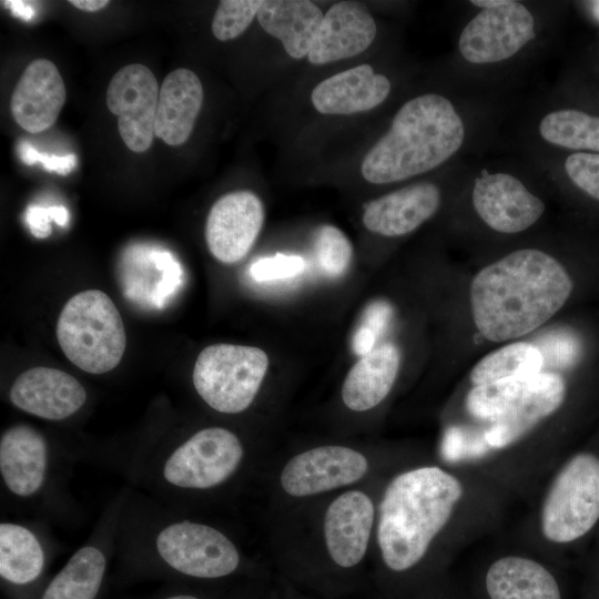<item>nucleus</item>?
I'll use <instances>...</instances> for the list:
<instances>
[{"instance_id":"1","label":"nucleus","mask_w":599,"mask_h":599,"mask_svg":"<svg viewBox=\"0 0 599 599\" xmlns=\"http://www.w3.org/2000/svg\"><path fill=\"white\" fill-rule=\"evenodd\" d=\"M572 281L550 254L524 248L481 268L469 288L476 328L491 342L534 332L568 301Z\"/></svg>"},{"instance_id":"2","label":"nucleus","mask_w":599,"mask_h":599,"mask_svg":"<svg viewBox=\"0 0 599 599\" xmlns=\"http://www.w3.org/2000/svg\"><path fill=\"white\" fill-rule=\"evenodd\" d=\"M463 494L459 479L438 466L413 468L389 481L377 522V544L389 572L405 573L424 559Z\"/></svg>"},{"instance_id":"3","label":"nucleus","mask_w":599,"mask_h":599,"mask_svg":"<svg viewBox=\"0 0 599 599\" xmlns=\"http://www.w3.org/2000/svg\"><path fill=\"white\" fill-rule=\"evenodd\" d=\"M464 139L463 120L447 98L418 95L400 106L387 133L367 152L362 175L385 184L426 173L450 159Z\"/></svg>"},{"instance_id":"4","label":"nucleus","mask_w":599,"mask_h":599,"mask_svg":"<svg viewBox=\"0 0 599 599\" xmlns=\"http://www.w3.org/2000/svg\"><path fill=\"white\" fill-rule=\"evenodd\" d=\"M57 338L69 361L90 374L115 368L126 347L121 315L99 290L80 292L67 302L58 318Z\"/></svg>"},{"instance_id":"5","label":"nucleus","mask_w":599,"mask_h":599,"mask_svg":"<svg viewBox=\"0 0 599 599\" xmlns=\"http://www.w3.org/2000/svg\"><path fill=\"white\" fill-rule=\"evenodd\" d=\"M267 368L268 357L261 348L213 344L200 352L192 380L199 396L212 409L237 414L255 399Z\"/></svg>"},{"instance_id":"6","label":"nucleus","mask_w":599,"mask_h":599,"mask_svg":"<svg viewBox=\"0 0 599 599\" xmlns=\"http://www.w3.org/2000/svg\"><path fill=\"white\" fill-rule=\"evenodd\" d=\"M599 520V457L580 453L558 471L544 499L540 526L555 544L575 541Z\"/></svg>"},{"instance_id":"7","label":"nucleus","mask_w":599,"mask_h":599,"mask_svg":"<svg viewBox=\"0 0 599 599\" xmlns=\"http://www.w3.org/2000/svg\"><path fill=\"white\" fill-rule=\"evenodd\" d=\"M243 457V444L233 432L206 427L171 450L162 464L161 476L175 488L205 490L229 480Z\"/></svg>"},{"instance_id":"8","label":"nucleus","mask_w":599,"mask_h":599,"mask_svg":"<svg viewBox=\"0 0 599 599\" xmlns=\"http://www.w3.org/2000/svg\"><path fill=\"white\" fill-rule=\"evenodd\" d=\"M159 557L175 571L197 579L233 575L241 565L236 546L219 529L190 520L166 525L155 537Z\"/></svg>"},{"instance_id":"9","label":"nucleus","mask_w":599,"mask_h":599,"mask_svg":"<svg viewBox=\"0 0 599 599\" xmlns=\"http://www.w3.org/2000/svg\"><path fill=\"white\" fill-rule=\"evenodd\" d=\"M535 20L520 2L483 9L463 29L458 48L470 63L484 64L506 60L535 38Z\"/></svg>"},{"instance_id":"10","label":"nucleus","mask_w":599,"mask_h":599,"mask_svg":"<svg viewBox=\"0 0 599 599\" xmlns=\"http://www.w3.org/2000/svg\"><path fill=\"white\" fill-rule=\"evenodd\" d=\"M159 93L155 75L140 63L121 68L109 83L108 109L119 118L120 136L133 152H144L153 142Z\"/></svg>"},{"instance_id":"11","label":"nucleus","mask_w":599,"mask_h":599,"mask_svg":"<svg viewBox=\"0 0 599 599\" xmlns=\"http://www.w3.org/2000/svg\"><path fill=\"white\" fill-rule=\"evenodd\" d=\"M367 471L368 460L361 451L326 445L293 456L283 467L280 483L287 495L307 497L355 484Z\"/></svg>"},{"instance_id":"12","label":"nucleus","mask_w":599,"mask_h":599,"mask_svg":"<svg viewBox=\"0 0 599 599\" xmlns=\"http://www.w3.org/2000/svg\"><path fill=\"white\" fill-rule=\"evenodd\" d=\"M264 223V206L251 191L221 196L211 207L205 240L211 254L224 264L241 261L252 248Z\"/></svg>"},{"instance_id":"13","label":"nucleus","mask_w":599,"mask_h":599,"mask_svg":"<svg viewBox=\"0 0 599 599\" xmlns=\"http://www.w3.org/2000/svg\"><path fill=\"white\" fill-rule=\"evenodd\" d=\"M471 199L479 217L499 233L522 232L545 212L544 202L508 173H484L477 177Z\"/></svg>"},{"instance_id":"14","label":"nucleus","mask_w":599,"mask_h":599,"mask_svg":"<svg viewBox=\"0 0 599 599\" xmlns=\"http://www.w3.org/2000/svg\"><path fill=\"white\" fill-rule=\"evenodd\" d=\"M565 397L566 383L559 374L541 372L531 376L525 388L484 433L487 446L501 449L515 444L554 414Z\"/></svg>"},{"instance_id":"15","label":"nucleus","mask_w":599,"mask_h":599,"mask_svg":"<svg viewBox=\"0 0 599 599\" xmlns=\"http://www.w3.org/2000/svg\"><path fill=\"white\" fill-rule=\"evenodd\" d=\"M374 520V504L362 490H347L328 505L324 516V538L335 567L352 570L363 561Z\"/></svg>"},{"instance_id":"16","label":"nucleus","mask_w":599,"mask_h":599,"mask_svg":"<svg viewBox=\"0 0 599 599\" xmlns=\"http://www.w3.org/2000/svg\"><path fill=\"white\" fill-rule=\"evenodd\" d=\"M10 400L33 416L62 420L75 414L85 403L87 392L72 375L51 367H33L13 382Z\"/></svg>"},{"instance_id":"17","label":"nucleus","mask_w":599,"mask_h":599,"mask_svg":"<svg viewBox=\"0 0 599 599\" xmlns=\"http://www.w3.org/2000/svg\"><path fill=\"white\" fill-rule=\"evenodd\" d=\"M65 98L64 82L55 64L47 59H35L16 84L11 114L23 130L39 133L54 124Z\"/></svg>"},{"instance_id":"18","label":"nucleus","mask_w":599,"mask_h":599,"mask_svg":"<svg viewBox=\"0 0 599 599\" xmlns=\"http://www.w3.org/2000/svg\"><path fill=\"white\" fill-rule=\"evenodd\" d=\"M376 32V22L364 7L335 3L324 13L307 59L325 64L355 57L373 43Z\"/></svg>"},{"instance_id":"19","label":"nucleus","mask_w":599,"mask_h":599,"mask_svg":"<svg viewBox=\"0 0 599 599\" xmlns=\"http://www.w3.org/2000/svg\"><path fill=\"white\" fill-rule=\"evenodd\" d=\"M441 201L440 190L430 182L407 185L369 202L363 223L383 236H402L430 219Z\"/></svg>"},{"instance_id":"20","label":"nucleus","mask_w":599,"mask_h":599,"mask_svg":"<svg viewBox=\"0 0 599 599\" xmlns=\"http://www.w3.org/2000/svg\"><path fill=\"white\" fill-rule=\"evenodd\" d=\"M49 450L43 436L33 427L19 424L0 438V474L7 489L18 497H31L43 486Z\"/></svg>"},{"instance_id":"21","label":"nucleus","mask_w":599,"mask_h":599,"mask_svg":"<svg viewBox=\"0 0 599 599\" xmlns=\"http://www.w3.org/2000/svg\"><path fill=\"white\" fill-rule=\"evenodd\" d=\"M389 92L390 82L384 74L361 64L319 82L311 100L322 114L348 115L376 108Z\"/></svg>"},{"instance_id":"22","label":"nucleus","mask_w":599,"mask_h":599,"mask_svg":"<svg viewBox=\"0 0 599 599\" xmlns=\"http://www.w3.org/2000/svg\"><path fill=\"white\" fill-rule=\"evenodd\" d=\"M203 102L199 77L186 68L170 72L160 88L154 132L171 146L183 144L191 135Z\"/></svg>"},{"instance_id":"23","label":"nucleus","mask_w":599,"mask_h":599,"mask_svg":"<svg viewBox=\"0 0 599 599\" xmlns=\"http://www.w3.org/2000/svg\"><path fill=\"white\" fill-rule=\"evenodd\" d=\"M399 362L397 347L389 343L361 357L343 383L342 399L345 406L354 412H366L379 405L396 380Z\"/></svg>"},{"instance_id":"24","label":"nucleus","mask_w":599,"mask_h":599,"mask_svg":"<svg viewBox=\"0 0 599 599\" xmlns=\"http://www.w3.org/2000/svg\"><path fill=\"white\" fill-rule=\"evenodd\" d=\"M260 26L277 38L293 59L307 57L324 13L307 0L263 1L258 12Z\"/></svg>"},{"instance_id":"25","label":"nucleus","mask_w":599,"mask_h":599,"mask_svg":"<svg viewBox=\"0 0 599 599\" xmlns=\"http://www.w3.org/2000/svg\"><path fill=\"white\" fill-rule=\"evenodd\" d=\"M489 599H561L552 573L536 560L506 556L494 561L485 577Z\"/></svg>"},{"instance_id":"26","label":"nucleus","mask_w":599,"mask_h":599,"mask_svg":"<svg viewBox=\"0 0 599 599\" xmlns=\"http://www.w3.org/2000/svg\"><path fill=\"white\" fill-rule=\"evenodd\" d=\"M105 567V556L98 547H81L51 580L41 599H95Z\"/></svg>"},{"instance_id":"27","label":"nucleus","mask_w":599,"mask_h":599,"mask_svg":"<svg viewBox=\"0 0 599 599\" xmlns=\"http://www.w3.org/2000/svg\"><path fill=\"white\" fill-rule=\"evenodd\" d=\"M44 565V554L37 536L24 526L0 525V576L14 585L35 580Z\"/></svg>"},{"instance_id":"28","label":"nucleus","mask_w":599,"mask_h":599,"mask_svg":"<svg viewBox=\"0 0 599 599\" xmlns=\"http://www.w3.org/2000/svg\"><path fill=\"white\" fill-rule=\"evenodd\" d=\"M545 361L540 349L526 342L506 345L481 358L470 372L471 383L488 384L541 373Z\"/></svg>"},{"instance_id":"29","label":"nucleus","mask_w":599,"mask_h":599,"mask_svg":"<svg viewBox=\"0 0 599 599\" xmlns=\"http://www.w3.org/2000/svg\"><path fill=\"white\" fill-rule=\"evenodd\" d=\"M539 133L551 144L599 153V116L573 109L552 111L540 121Z\"/></svg>"},{"instance_id":"30","label":"nucleus","mask_w":599,"mask_h":599,"mask_svg":"<svg viewBox=\"0 0 599 599\" xmlns=\"http://www.w3.org/2000/svg\"><path fill=\"white\" fill-rule=\"evenodd\" d=\"M519 377L477 385L470 389L466 398L469 414L490 423L498 418L527 385L529 378Z\"/></svg>"},{"instance_id":"31","label":"nucleus","mask_w":599,"mask_h":599,"mask_svg":"<svg viewBox=\"0 0 599 599\" xmlns=\"http://www.w3.org/2000/svg\"><path fill=\"white\" fill-rule=\"evenodd\" d=\"M314 250L319 268L329 277L344 275L353 258L349 240L333 225H323L318 229Z\"/></svg>"},{"instance_id":"32","label":"nucleus","mask_w":599,"mask_h":599,"mask_svg":"<svg viewBox=\"0 0 599 599\" xmlns=\"http://www.w3.org/2000/svg\"><path fill=\"white\" fill-rule=\"evenodd\" d=\"M263 4L261 0L220 1L212 20V33L220 41L237 38L251 24Z\"/></svg>"},{"instance_id":"33","label":"nucleus","mask_w":599,"mask_h":599,"mask_svg":"<svg viewBox=\"0 0 599 599\" xmlns=\"http://www.w3.org/2000/svg\"><path fill=\"white\" fill-rule=\"evenodd\" d=\"M546 362L549 358L556 367H569L576 364L581 354V343L575 333L557 331L548 333L536 345Z\"/></svg>"},{"instance_id":"34","label":"nucleus","mask_w":599,"mask_h":599,"mask_svg":"<svg viewBox=\"0 0 599 599\" xmlns=\"http://www.w3.org/2000/svg\"><path fill=\"white\" fill-rule=\"evenodd\" d=\"M565 170L575 185L599 200V153H573L566 159Z\"/></svg>"},{"instance_id":"35","label":"nucleus","mask_w":599,"mask_h":599,"mask_svg":"<svg viewBox=\"0 0 599 599\" xmlns=\"http://www.w3.org/2000/svg\"><path fill=\"white\" fill-rule=\"evenodd\" d=\"M305 268L304 260L297 255L276 254L264 257L251 266V275L257 282L292 278Z\"/></svg>"},{"instance_id":"36","label":"nucleus","mask_w":599,"mask_h":599,"mask_svg":"<svg viewBox=\"0 0 599 599\" xmlns=\"http://www.w3.org/2000/svg\"><path fill=\"white\" fill-rule=\"evenodd\" d=\"M26 220L31 233L35 237L43 238L51 233L50 222L54 221L60 226H65L69 222V213L64 206H30L27 210Z\"/></svg>"},{"instance_id":"37","label":"nucleus","mask_w":599,"mask_h":599,"mask_svg":"<svg viewBox=\"0 0 599 599\" xmlns=\"http://www.w3.org/2000/svg\"><path fill=\"white\" fill-rule=\"evenodd\" d=\"M392 315L393 309L387 302L375 301L365 309L362 325L368 327L378 338L389 325Z\"/></svg>"},{"instance_id":"38","label":"nucleus","mask_w":599,"mask_h":599,"mask_svg":"<svg viewBox=\"0 0 599 599\" xmlns=\"http://www.w3.org/2000/svg\"><path fill=\"white\" fill-rule=\"evenodd\" d=\"M38 162H41L47 171L68 174L75 167L77 156L74 154L55 155L40 153Z\"/></svg>"},{"instance_id":"39","label":"nucleus","mask_w":599,"mask_h":599,"mask_svg":"<svg viewBox=\"0 0 599 599\" xmlns=\"http://www.w3.org/2000/svg\"><path fill=\"white\" fill-rule=\"evenodd\" d=\"M376 341L377 336L368 327L361 325L353 337V351L363 357L375 348Z\"/></svg>"},{"instance_id":"40","label":"nucleus","mask_w":599,"mask_h":599,"mask_svg":"<svg viewBox=\"0 0 599 599\" xmlns=\"http://www.w3.org/2000/svg\"><path fill=\"white\" fill-rule=\"evenodd\" d=\"M8 7L11 8L14 16L20 17L21 19L29 21L34 14V10L26 1H6Z\"/></svg>"},{"instance_id":"41","label":"nucleus","mask_w":599,"mask_h":599,"mask_svg":"<svg viewBox=\"0 0 599 599\" xmlns=\"http://www.w3.org/2000/svg\"><path fill=\"white\" fill-rule=\"evenodd\" d=\"M69 3H71L72 6H74L75 8L80 10L94 12V11H99L105 8L109 4V1L108 0H71L69 1Z\"/></svg>"},{"instance_id":"42","label":"nucleus","mask_w":599,"mask_h":599,"mask_svg":"<svg viewBox=\"0 0 599 599\" xmlns=\"http://www.w3.org/2000/svg\"><path fill=\"white\" fill-rule=\"evenodd\" d=\"M19 154L23 163H26L27 165H32L34 163H38L40 152H38L29 143L22 142L19 146Z\"/></svg>"},{"instance_id":"43","label":"nucleus","mask_w":599,"mask_h":599,"mask_svg":"<svg viewBox=\"0 0 599 599\" xmlns=\"http://www.w3.org/2000/svg\"><path fill=\"white\" fill-rule=\"evenodd\" d=\"M507 1L508 0H471L470 3L483 9H493L507 3Z\"/></svg>"},{"instance_id":"44","label":"nucleus","mask_w":599,"mask_h":599,"mask_svg":"<svg viewBox=\"0 0 599 599\" xmlns=\"http://www.w3.org/2000/svg\"><path fill=\"white\" fill-rule=\"evenodd\" d=\"M593 17L599 21V1L588 2Z\"/></svg>"},{"instance_id":"45","label":"nucleus","mask_w":599,"mask_h":599,"mask_svg":"<svg viewBox=\"0 0 599 599\" xmlns=\"http://www.w3.org/2000/svg\"><path fill=\"white\" fill-rule=\"evenodd\" d=\"M164 599H201V598L194 595H175V596L166 597Z\"/></svg>"}]
</instances>
